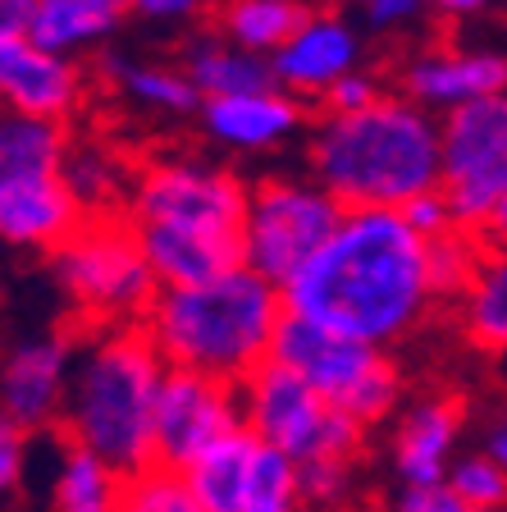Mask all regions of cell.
<instances>
[{
	"mask_svg": "<svg viewBox=\"0 0 507 512\" xmlns=\"http://www.w3.org/2000/svg\"><path fill=\"white\" fill-rule=\"evenodd\" d=\"M307 170L343 211H402L444 183V124L402 92L361 115H320Z\"/></svg>",
	"mask_w": 507,
	"mask_h": 512,
	"instance_id": "obj_2",
	"label": "cell"
},
{
	"mask_svg": "<svg viewBox=\"0 0 507 512\" xmlns=\"http://www.w3.org/2000/svg\"><path fill=\"white\" fill-rule=\"evenodd\" d=\"M69 128L5 110L0 119V179H60L69 160Z\"/></svg>",
	"mask_w": 507,
	"mask_h": 512,
	"instance_id": "obj_24",
	"label": "cell"
},
{
	"mask_svg": "<svg viewBox=\"0 0 507 512\" xmlns=\"http://www.w3.org/2000/svg\"><path fill=\"white\" fill-rule=\"evenodd\" d=\"M480 243L494 247V252H507V202L498 206L494 215H489V224L480 229Z\"/></svg>",
	"mask_w": 507,
	"mask_h": 512,
	"instance_id": "obj_41",
	"label": "cell"
},
{
	"mask_svg": "<svg viewBox=\"0 0 507 512\" xmlns=\"http://www.w3.org/2000/svg\"><path fill=\"white\" fill-rule=\"evenodd\" d=\"M270 362L297 371L329 407L348 412L361 426L384 421L402 398V371L393 366L389 352L343 339L334 330H320L302 316H284Z\"/></svg>",
	"mask_w": 507,
	"mask_h": 512,
	"instance_id": "obj_6",
	"label": "cell"
},
{
	"mask_svg": "<svg viewBox=\"0 0 507 512\" xmlns=\"http://www.w3.org/2000/svg\"><path fill=\"white\" fill-rule=\"evenodd\" d=\"M453 307H457V325H462L466 343L503 357L507 352V252L485 247L476 279L466 284V293Z\"/></svg>",
	"mask_w": 507,
	"mask_h": 512,
	"instance_id": "obj_26",
	"label": "cell"
},
{
	"mask_svg": "<svg viewBox=\"0 0 507 512\" xmlns=\"http://www.w3.org/2000/svg\"><path fill=\"white\" fill-rule=\"evenodd\" d=\"M87 211L60 179H0V234L10 247L51 256L64 238L78 234Z\"/></svg>",
	"mask_w": 507,
	"mask_h": 512,
	"instance_id": "obj_17",
	"label": "cell"
},
{
	"mask_svg": "<svg viewBox=\"0 0 507 512\" xmlns=\"http://www.w3.org/2000/svg\"><path fill=\"white\" fill-rule=\"evenodd\" d=\"M352 471L357 462L348 458H320L302 467V494H307V508H343L352 494Z\"/></svg>",
	"mask_w": 507,
	"mask_h": 512,
	"instance_id": "obj_33",
	"label": "cell"
},
{
	"mask_svg": "<svg viewBox=\"0 0 507 512\" xmlns=\"http://www.w3.org/2000/svg\"><path fill=\"white\" fill-rule=\"evenodd\" d=\"M489 5H494V0H430V10L453 14V19H471V14L489 10Z\"/></svg>",
	"mask_w": 507,
	"mask_h": 512,
	"instance_id": "obj_42",
	"label": "cell"
},
{
	"mask_svg": "<svg viewBox=\"0 0 507 512\" xmlns=\"http://www.w3.org/2000/svg\"><path fill=\"white\" fill-rule=\"evenodd\" d=\"M334 5H338V0H307V10H311V14H329Z\"/></svg>",
	"mask_w": 507,
	"mask_h": 512,
	"instance_id": "obj_44",
	"label": "cell"
},
{
	"mask_svg": "<svg viewBox=\"0 0 507 512\" xmlns=\"http://www.w3.org/2000/svg\"><path fill=\"white\" fill-rule=\"evenodd\" d=\"M23 453H28V435L14 426H0V490L14 494L23 480Z\"/></svg>",
	"mask_w": 507,
	"mask_h": 512,
	"instance_id": "obj_39",
	"label": "cell"
},
{
	"mask_svg": "<svg viewBox=\"0 0 507 512\" xmlns=\"http://www.w3.org/2000/svg\"><path fill=\"white\" fill-rule=\"evenodd\" d=\"M243 512H307V494H302V462H293L288 453L261 444Z\"/></svg>",
	"mask_w": 507,
	"mask_h": 512,
	"instance_id": "obj_29",
	"label": "cell"
},
{
	"mask_svg": "<svg viewBox=\"0 0 507 512\" xmlns=\"http://www.w3.org/2000/svg\"><path fill=\"white\" fill-rule=\"evenodd\" d=\"M284 316V288L243 266L201 288H160L142 330L169 371L243 384L270 362Z\"/></svg>",
	"mask_w": 507,
	"mask_h": 512,
	"instance_id": "obj_3",
	"label": "cell"
},
{
	"mask_svg": "<svg viewBox=\"0 0 507 512\" xmlns=\"http://www.w3.org/2000/svg\"><path fill=\"white\" fill-rule=\"evenodd\" d=\"M384 96H389V92H384L380 78L370 74V69H357V74L338 78V83L320 96V106H325V115H361V110L380 106Z\"/></svg>",
	"mask_w": 507,
	"mask_h": 512,
	"instance_id": "obj_34",
	"label": "cell"
},
{
	"mask_svg": "<svg viewBox=\"0 0 507 512\" xmlns=\"http://www.w3.org/2000/svg\"><path fill=\"white\" fill-rule=\"evenodd\" d=\"M270 69H275L279 92L297 101H320L338 78L361 69V37L343 14H311L302 32L270 60Z\"/></svg>",
	"mask_w": 507,
	"mask_h": 512,
	"instance_id": "obj_14",
	"label": "cell"
},
{
	"mask_svg": "<svg viewBox=\"0 0 507 512\" xmlns=\"http://www.w3.org/2000/svg\"><path fill=\"white\" fill-rule=\"evenodd\" d=\"M64 183H69V192L78 197V206L87 215H106L115 202H128L133 174L101 142H74L69 160H64Z\"/></svg>",
	"mask_w": 507,
	"mask_h": 512,
	"instance_id": "obj_27",
	"label": "cell"
},
{
	"mask_svg": "<svg viewBox=\"0 0 507 512\" xmlns=\"http://www.w3.org/2000/svg\"><path fill=\"white\" fill-rule=\"evenodd\" d=\"M106 5H119V10H124V14H128V0H106Z\"/></svg>",
	"mask_w": 507,
	"mask_h": 512,
	"instance_id": "obj_45",
	"label": "cell"
},
{
	"mask_svg": "<svg viewBox=\"0 0 507 512\" xmlns=\"http://www.w3.org/2000/svg\"><path fill=\"white\" fill-rule=\"evenodd\" d=\"M357 5H361V19L375 32H402L421 19L430 0H357Z\"/></svg>",
	"mask_w": 507,
	"mask_h": 512,
	"instance_id": "obj_36",
	"label": "cell"
},
{
	"mask_svg": "<svg viewBox=\"0 0 507 512\" xmlns=\"http://www.w3.org/2000/svg\"><path fill=\"white\" fill-rule=\"evenodd\" d=\"M165 357L142 325L101 330L78 348L64 439L96 453L119 476L156 467V403L165 389Z\"/></svg>",
	"mask_w": 507,
	"mask_h": 512,
	"instance_id": "obj_4",
	"label": "cell"
},
{
	"mask_svg": "<svg viewBox=\"0 0 507 512\" xmlns=\"http://www.w3.org/2000/svg\"><path fill=\"white\" fill-rule=\"evenodd\" d=\"M124 480L110 462L64 439L51 476V512H119L124 503Z\"/></svg>",
	"mask_w": 507,
	"mask_h": 512,
	"instance_id": "obj_25",
	"label": "cell"
},
{
	"mask_svg": "<svg viewBox=\"0 0 507 512\" xmlns=\"http://www.w3.org/2000/svg\"><path fill=\"white\" fill-rule=\"evenodd\" d=\"M119 512H201L197 494L188 490L183 471L147 467L124 480V503Z\"/></svg>",
	"mask_w": 507,
	"mask_h": 512,
	"instance_id": "obj_31",
	"label": "cell"
},
{
	"mask_svg": "<svg viewBox=\"0 0 507 512\" xmlns=\"http://www.w3.org/2000/svg\"><path fill=\"white\" fill-rule=\"evenodd\" d=\"M0 92L14 115L64 124L83 106V69L32 42H0Z\"/></svg>",
	"mask_w": 507,
	"mask_h": 512,
	"instance_id": "obj_15",
	"label": "cell"
},
{
	"mask_svg": "<svg viewBox=\"0 0 507 512\" xmlns=\"http://www.w3.org/2000/svg\"><path fill=\"white\" fill-rule=\"evenodd\" d=\"M51 279L64 302L101 330L142 325L160 293L138 224L124 211L87 215L78 234L51 252Z\"/></svg>",
	"mask_w": 507,
	"mask_h": 512,
	"instance_id": "obj_5",
	"label": "cell"
},
{
	"mask_svg": "<svg viewBox=\"0 0 507 512\" xmlns=\"http://www.w3.org/2000/svg\"><path fill=\"white\" fill-rule=\"evenodd\" d=\"M247 430L243 389L197 371H169L156 403V467L188 471L220 439Z\"/></svg>",
	"mask_w": 507,
	"mask_h": 512,
	"instance_id": "obj_11",
	"label": "cell"
},
{
	"mask_svg": "<svg viewBox=\"0 0 507 512\" xmlns=\"http://www.w3.org/2000/svg\"><path fill=\"white\" fill-rule=\"evenodd\" d=\"M457 435H462V403L457 398H421L402 416L398 435H393V476L402 480V490L448 485V471L457 462Z\"/></svg>",
	"mask_w": 507,
	"mask_h": 512,
	"instance_id": "obj_18",
	"label": "cell"
},
{
	"mask_svg": "<svg viewBox=\"0 0 507 512\" xmlns=\"http://www.w3.org/2000/svg\"><path fill=\"white\" fill-rule=\"evenodd\" d=\"M179 69L197 83L206 101H224V96H247V92H270L275 69L265 55H252L243 46H233L224 32H197L183 42Z\"/></svg>",
	"mask_w": 507,
	"mask_h": 512,
	"instance_id": "obj_20",
	"label": "cell"
},
{
	"mask_svg": "<svg viewBox=\"0 0 507 512\" xmlns=\"http://www.w3.org/2000/svg\"><path fill=\"white\" fill-rule=\"evenodd\" d=\"M37 0H0V42H28Z\"/></svg>",
	"mask_w": 507,
	"mask_h": 512,
	"instance_id": "obj_40",
	"label": "cell"
},
{
	"mask_svg": "<svg viewBox=\"0 0 507 512\" xmlns=\"http://www.w3.org/2000/svg\"><path fill=\"white\" fill-rule=\"evenodd\" d=\"M243 389V416L261 444L288 453L293 462H320V458H348L357 462L366 448V426L348 412L329 407L297 371L279 362H265Z\"/></svg>",
	"mask_w": 507,
	"mask_h": 512,
	"instance_id": "obj_9",
	"label": "cell"
},
{
	"mask_svg": "<svg viewBox=\"0 0 507 512\" xmlns=\"http://www.w3.org/2000/svg\"><path fill=\"white\" fill-rule=\"evenodd\" d=\"M343 206L320 188L316 179L297 174H265L247 192L243 215V266L270 279L275 288H288L311 256L338 234Z\"/></svg>",
	"mask_w": 507,
	"mask_h": 512,
	"instance_id": "obj_7",
	"label": "cell"
},
{
	"mask_svg": "<svg viewBox=\"0 0 507 512\" xmlns=\"http://www.w3.org/2000/svg\"><path fill=\"white\" fill-rule=\"evenodd\" d=\"M393 512H471L453 485H425V490H402L393 499Z\"/></svg>",
	"mask_w": 507,
	"mask_h": 512,
	"instance_id": "obj_37",
	"label": "cell"
},
{
	"mask_svg": "<svg viewBox=\"0 0 507 512\" xmlns=\"http://www.w3.org/2000/svg\"><path fill=\"white\" fill-rule=\"evenodd\" d=\"M302 101L279 87L270 92H247V96H224V101H206L197 115L206 142L238 156H261L302 133Z\"/></svg>",
	"mask_w": 507,
	"mask_h": 512,
	"instance_id": "obj_16",
	"label": "cell"
},
{
	"mask_svg": "<svg viewBox=\"0 0 507 512\" xmlns=\"http://www.w3.org/2000/svg\"><path fill=\"white\" fill-rule=\"evenodd\" d=\"M247 192L229 165L211 156L165 151L133 170L124 215L133 224H174V229H201V234H243Z\"/></svg>",
	"mask_w": 507,
	"mask_h": 512,
	"instance_id": "obj_8",
	"label": "cell"
},
{
	"mask_svg": "<svg viewBox=\"0 0 507 512\" xmlns=\"http://www.w3.org/2000/svg\"><path fill=\"white\" fill-rule=\"evenodd\" d=\"M119 92H124L138 110H147V115L183 119V115H201V106H206V96L197 92V83L183 74L179 64H138V60H128V69L119 74Z\"/></svg>",
	"mask_w": 507,
	"mask_h": 512,
	"instance_id": "obj_28",
	"label": "cell"
},
{
	"mask_svg": "<svg viewBox=\"0 0 507 512\" xmlns=\"http://www.w3.org/2000/svg\"><path fill=\"white\" fill-rule=\"evenodd\" d=\"M402 220L412 224L425 243H430V238H439V234H448V229H457L453 206H448L444 192H425V197L407 202V206H402Z\"/></svg>",
	"mask_w": 507,
	"mask_h": 512,
	"instance_id": "obj_35",
	"label": "cell"
},
{
	"mask_svg": "<svg viewBox=\"0 0 507 512\" xmlns=\"http://www.w3.org/2000/svg\"><path fill=\"white\" fill-rule=\"evenodd\" d=\"M256 453H261V439L252 430H238V435L220 439L211 453H201L183 480L188 490L197 494L201 512H243L247 508V485H252V467Z\"/></svg>",
	"mask_w": 507,
	"mask_h": 512,
	"instance_id": "obj_21",
	"label": "cell"
},
{
	"mask_svg": "<svg viewBox=\"0 0 507 512\" xmlns=\"http://www.w3.org/2000/svg\"><path fill=\"white\" fill-rule=\"evenodd\" d=\"M206 10V0H128V14L147 23H192Z\"/></svg>",
	"mask_w": 507,
	"mask_h": 512,
	"instance_id": "obj_38",
	"label": "cell"
},
{
	"mask_svg": "<svg viewBox=\"0 0 507 512\" xmlns=\"http://www.w3.org/2000/svg\"><path fill=\"white\" fill-rule=\"evenodd\" d=\"M471 512H503V508H471Z\"/></svg>",
	"mask_w": 507,
	"mask_h": 512,
	"instance_id": "obj_46",
	"label": "cell"
},
{
	"mask_svg": "<svg viewBox=\"0 0 507 512\" xmlns=\"http://www.w3.org/2000/svg\"><path fill=\"white\" fill-rule=\"evenodd\" d=\"M444 124V183L457 229L480 234L507 202V92L462 106Z\"/></svg>",
	"mask_w": 507,
	"mask_h": 512,
	"instance_id": "obj_10",
	"label": "cell"
},
{
	"mask_svg": "<svg viewBox=\"0 0 507 512\" xmlns=\"http://www.w3.org/2000/svg\"><path fill=\"white\" fill-rule=\"evenodd\" d=\"M160 288H201L243 270V243L229 234H201L174 224H138Z\"/></svg>",
	"mask_w": 507,
	"mask_h": 512,
	"instance_id": "obj_19",
	"label": "cell"
},
{
	"mask_svg": "<svg viewBox=\"0 0 507 512\" xmlns=\"http://www.w3.org/2000/svg\"><path fill=\"white\" fill-rule=\"evenodd\" d=\"M485 453L507 471V421H498V426L489 430V448H485Z\"/></svg>",
	"mask_w": 507,
	"mask_h": 512,
	"instance_id": "obj_43",
	"label": "cell"
},
{
	"mask_svg": "<svg viewBox=\"0 0 507 512\" xmlns=\"http://www.w3.org/2000/svg\"><path fill=\"white\" fill-rule=\"evenodd\" d=\"M78 334L74 330H42L28 334L10 348L5 375H0V412L5 426L23 435L64 426V403H69V380L78 362Z\"/></svg>",
	"mask_w": 507,
	"mask_h": 512,
	"instance_id": "obj_12",
	"label": "cell"
},
{
	"mask_svg": "<svg viewBox=\"0 0 507 512\" xmlns=\"http://www.w3.org/2000/svg\"><path fill=\"white\" fill-rule=\"evenodd\" d=\"M119 19H124V10L106 5V0H37V19H32L28 42L74 60L78 51L106 46L110 32L119 28Z\"/></svg>",
	"mask_w": 507,
	"mask_h": 512,
	"instance_id": "obj_23",
	"label": "cell"
},
{
	"mask_svg": "<svg viewBox=\"0 0 507 512\" xmlns=\"http://www.w3.org/2000/svg\"><path fill=\"white\" fill-rule=\"evenodd\" d=\"M425 247L402 211H348L338 234L284 288L288 316L370 348L407 339L439 302Z\"/></svg>",
	"mask_w": 507,
	"mask_h": 512,
	"instance_id": "obj_1",
	"label": "cell"
},
{
	"mask_svg": "<svg viewBox=\"0 0 507 512\" xmlns=\"http://www.w3.org/2000/svg\"><path fill=\"white\" fill-rule=\"evenodd\" d=\"M311 19L307 0H220L215 32H224L233 46L275 60L293 42L302 23Z\"/></svg>",
	"mask_w": 507,
	"mask_h": 512,
	"instance_id": "obj_22",
	"label": "cell"
},
{
	"mask_svg": "<svg viewBox=\"0 0 507 512\" xmlns=\"http://www.w3.org/2000/svg\"><path fill=\"white\" fill-rule=\"evenodd\" d=\"M480 256H485V243L471 229H448V234L430 238L425 247V261H430V284L439 302H457L466 293V284L476 279Z\"/></svg>",
	"mask_w": 507,
	"mask_h": 512,
	"instance_id": "obj_30",
	"label": "cell"
},
{
	"mask_svg": "<svg viewBox=\"0 0 507 512\" xmlns=\"http://www.w3.org/2000/svg\"><path fill=\"white\" fill-rule=\"evenodd\" d=\"M398 87L407 101H416L430 115H453L462 106H476L489 96L507 92V55L498 51H416L398 69Z\"/></svg>",
	"mask_w": 507,
	"mask_h": 512,
	"instance_id": "obj_13",
	"label": "cell"
},
{
	"mask_svg": "<svg viewBox=\"0 0 507 512\" xmlns=\"http://www.w3.org/2000/svg\"><path fill=\"white\" fill-rule=\"evenodd\" d=\"M448 485L462 494L466 508H503L507 512V471L489 453H466L453 462Z\"/></svg>",
	"mask_w": 507,
	"mask_h": 512,
	"instance_id": "obj_32",
	"label": "cell"
}]
</instances>
